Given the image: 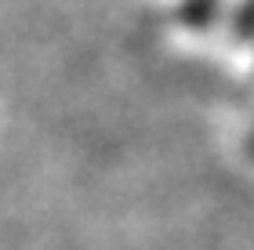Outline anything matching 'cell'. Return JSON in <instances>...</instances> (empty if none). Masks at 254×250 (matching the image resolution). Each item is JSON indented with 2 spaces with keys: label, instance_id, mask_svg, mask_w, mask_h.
Masks as SVG:
<instances>
[{
  "label": "cell",
  "instance_id": "1",
  "mask_svg": "<svg viewBox=\"0 0 254 250\" xmlns=\"http://www.w3.org/2000/svg\"><path fill=\"white\" fill-rule=\"evenodd\" d=\"M214 7H218V0H186V7H182V18L192 22V26H203V22L214 18Z\"/></svg>",
  "mask_w": 254,
  "mask_h": 250
},
{
  "label": "cell",
  "instance_id": "2",
  "mask_svg": "<svg viewBox=\"0 0 254 250\" xmlns=\"http://www.w3.org/2000/svg\"><path fill=\"white\" fill-rule=\"evenodd\" d=\"M236 33L244 40L254 37V0H244V7L236 11Z\"/></svg>",
  "mask_w": 254,
  "mask_h": 250
},
{
  "label": "cell",
  "instance_id": "3",
  "mask_svg": "<svg viewBox=\"0 0 254 250\" xmlns=\"http://www.w3.org/2000/svg\"><path fill=\"white\" fill-rule=\"evenodd\" d=\"M251 152H254V138H251Z\"/></svg>",
  "mask_w": 254,
  "mask_h": 250
}]
</instances>
